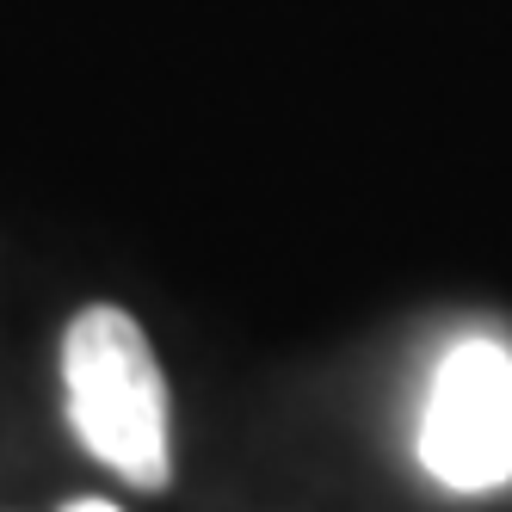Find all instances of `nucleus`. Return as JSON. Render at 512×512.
<instances>
[{"label":"nucleus","mask_w":512,"mask_h":512,"mask_svg":"<svg viewBox=\"0 0 512 512\" xmlns=\"http://www.w3.org/2000/svg\"><path fill=\"white\" fill-rule=\"evenodd\" d=\"M68 512H118V506H105V500H75Z\"/></svg>","instance_id":"3"},{"label":"nucleus","mask_w":512,"mask_h":512,"mask_svg":"<svg viewBox=\"0 0 512 512\" xmlns=\"http://www.w3.org/2000/svg\"><path fill=\"white\" fill-rule=\"evenodd\" d=\"M420 463L451 494L512 482V352L488 334L451 340L420 414Z\"/></svg>","instance_id":"2"},{"label":"nucleus","mask_w":512,"mask_h":512,"mask_svg":"<svg viewBox=\"0 0 512 512\" xmlns=\"http://www.w3.org/2000/svg\"><path fill=\"white\" fill-rule=\"evenodd\" d=\"M62 389L75 438L136 488H167V377L149 334L112 303H93L62 334Z\"/></svg>","instance_id":"1"}]
</instances>
